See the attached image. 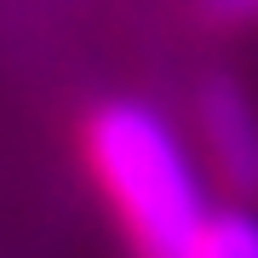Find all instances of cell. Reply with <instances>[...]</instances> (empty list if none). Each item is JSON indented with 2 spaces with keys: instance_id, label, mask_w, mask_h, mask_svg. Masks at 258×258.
<instances>
[{
  "instance_id": "6da1fadb",
  "label": "cell",
  "mask_w": 258,
  "mask_h": 258,
  "mask_svg": "<svg viewBox=\"0 0 258 258\" xmlns=\"http://www.w3.org/2000/svg\"><path fill=\"white\" fill-rule=\"evenodd\" d=\"M86 161L138 258H195L212 218L189 138L144 98H109L86 120Z\"/></svg>"
},
{
  "instance_id": "7a4b0ae2",
  "label": "cell",
  "mask_w": 258,
  "mask_h": 258,
  "mask_svg": "<svg viewBox=\"0 0 258 258\" xmlns=\"http://www.w3.org/2000/svg\"><path fill=\"white\" fill-rule=\"evenodd\" d=\"M195 161L230 195V207H258V103L235 75H207L195 92Z\"/></svg>"
},
{
  "instance_id": "3957f363",
  "label": "cell",
  "mask_w": 258,
  "mask_h": 258,
  "mask_svg": "<svg viewBox=\"0 0 258 258\" xmlns=\"http://www.w3.org/2000/svg\"><path fill=\"white\" fill-rule=\"evenodd\" d=\"M195 258H258V207H212Z\"/></svg>"
},
{
  "instance_id": "277c9868",
  "label": "cell",
  "mask_w": 258,
  "mask_h": 258,
  "mask_svg": "<svg viewBox=\"0 0 258 258\" xmlns=\"http://www.w3.org/2000/svg\"><path fill=\"white\" fill-rule=\"evenodd\" d=\"M195 12L212 29H258V0H195Z\"/></svg>"
}]
</instances>
